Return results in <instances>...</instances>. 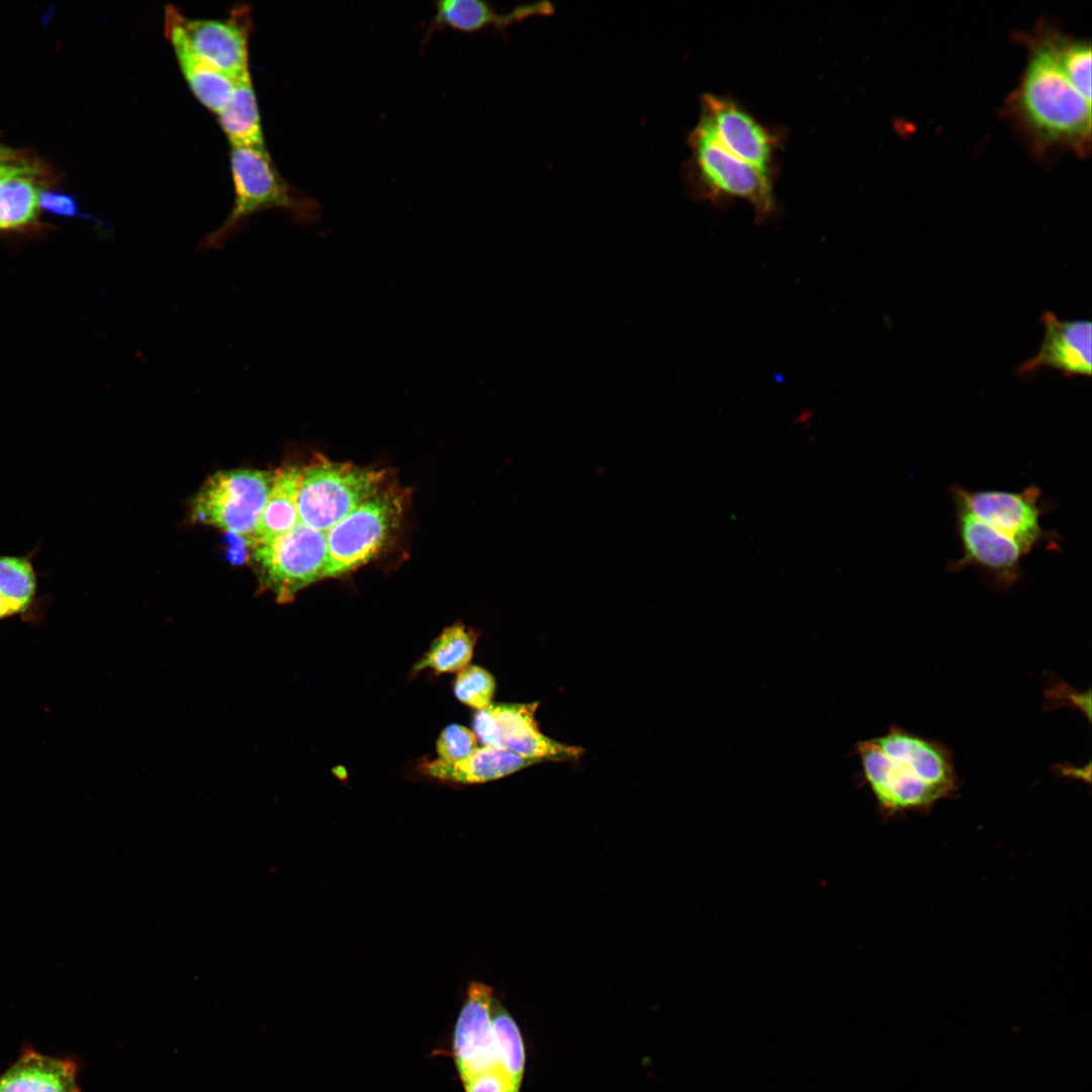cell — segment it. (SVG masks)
Instances as JSON below:
<instances>
[{
    "instance_id": "obj_1",
    "label": "cell",
    "mask_w": 1092,
    "mask_h": 1092,
    "mask_svg": "<svg viewBox=\"0 0 1092 1092\" xmlns=\"http://www.w3.org/2000/svg\"><path fill=\"white\" fill-rule=\"evenodd\" d=\"M1051 28L1042 21L1029 33L1018 35L1027 51L1026 64L1002 113L1036 157L1066 150L1083 158L1091 147V101L1061 69Z\"/></svg>"
},
{
    "instance_id": "obj_2",
    "label": "cell",
    "mask_w": 1092,
    "mask_h": 1092,
    "mask_svg": "<svg viewBox=\"0 0 1092 1092\" xmlns=\"http://www.w3.org/2000/svg\"><path fill=\"white\" fill-rule=\"evenodd\" d=\"M864 779L888 815L929 810L959 788L951 751L900 727L857 744Z\"/></svg>"
},
{
    "instance_id": "obj_3",
    "label": "cell",
    "mask_w": 1092,
    "mask_h": 1092,
    "mask_svg": "<svg viewBox=\"0 0 1092 1092\" xmlns=\"http://www.w3.org/2000/svg\"><path fill=\"white\" fill-rule=\"evenodd\" d=\"M688 145L691 154L681 178L694 199L717 204L741 199L760 220L775 211L774 176L727 152L700 118L689 133Z\"/></svg>"
},
{
    "instance_id": "obj_4",
    "label": "cell",
    "mask_w": 1092,
    "mask_h": 1092,
    "mask_svg": "<svg viewBox=\"0 0 1092 1092\" xmlns=\"http://www.w3.org/2000/svg\"><path fill=\"white\" fill-rule=\"evenodd\" d=\"M234 206L224 221L199 244L198 251L220 249L259 211L283 208L298 219L313 218V201L299 195L279 174L266 146L232 147Z\"/></svg>"
},
{
    "instance_id": "obj_5",
    "label": "cell",
    "mask_w": 1092,
    "mask_h": 1092,
    "mask_svg": "<svg viewBox=\"0 0 1092 1092\" xmlns=\"http://www.w3.org/2000/svg\"><path fill=\"white\" fill-rule=\"evenodd\" d=\"M385 471L321 457L302 467L299 522L328 532L384 486Z\"/></svg>"
},
{
    "instance_id": "obj_6",
    "label": "cell",
    "mask_w": 1092,
    "mask_h": 1092,
    "mask_svg": "<svg viewBox=\"0 0 1092 1092\" xmlns=\"http://www.w3.org/2000/svg\"><path fill=\"white\" fill-rule=\"evenodd\" d=\"M403 494L384 485L327 532L325 578L368 563L388 542L403 512Z\"/></svg>"
},
{
    "instance_id": "obj_7",
    "label": "cell",
    "mask_w": 1092,
    "mask_h": 1092,
    "mask_svg": "<svg viewBox=\"0 0 1092 1092\" xmlns=\"http://www.w3.org/2000/svg\"><path fill=\"white\" fill-rule=\"evenodd\" d=\"M261 589L278 603H290L296 594L325 578L327 533L302 523L286 533L251 547Z\"/></svg>"
},
{
    "instance_id": "obj_8",
    "label": "cell",
    "mask_w": 1092,
    "mask_h": 1092,
    "mask_svg": "<svg viewBox=\"0 0 1092 1092\" xmlns=\"http://www.w3.org/2000/svg\"><path fill=\"white\" fill-rule=\"evenodd\" d=\"M274 479V471L219 470L209 476L191 506L194 522L247 540L253 535Z\"/></svg>"
},
{
    "instance_id": "obj_9",
    "label": "cell",
    "mask_w": 1092,
    "mask_h": 1092,
    "mask_svg": "<svg viewBox=\"0 0 1092 1092\" xmlns=\"http://www.w3.org/2000/svg\"><path fill=\"white\" fill-rule=\"evenodd\" d=\"M949 493L963 555L948 562L947 571L959 572L973 567L994 588H1010L1021 576L1024 554L1011 539L976 517L952 486Z\"/></svg>"
},
{
    "instance_id": "obj_10",
    "label": "cell",
    "mask_w": 1092,
    "mask_h": 1092,
    "mask_svg": "<svg viewBox=\"0 0 1092 1092\" xmlns=\"http://www.w3.org/2000/svg\"><path fill=\"white\" fill-rule=\"evenodd\" d=\"M951 486L976 517L1011 539L1024 555L1044 542L1054 543L1055 535L1044 530L1040 522L1044 507L1037 485L1031 484L1020 491Z\"/></svg>"
},
{
    "instance_id": "obj_11",
    "label": "cell",
    "mask_w": 1092,
    "mask_h": 1092,
    "mask_svg": "<svg viewBox=\"0 0 1092 1092\" xmlns=\"http://www.w3.org/2000/svg\"><path fill=\"white\" fill-rule=\"evenodd\" d=\"M537 707L538 703L490 704L473 717L475 735L484 745L541 761L578 757L580 747L557 742L539 730Z\"/></svg>"
},
{
    "instance_id": "obj_12",
    "label": "cell",
    "mask_w": 1092,
    "mask_h": 1092,
    "mask_svg": "<svg viewBox=\"0 0 1092 1092\" xmlns=\"http://www.w3.org/2000/svg\"><path fill=\"white\" fill-rule=\"evenodd\" d=\"M717 142L730 154L775 177L781 136L730 97L705 94L701 115Z\"/></svg>"
},
{
    "instance_id": "obj_13",
    "label": "cell",
    "mask_w": 1092,
    "mask_h": 1092,
    "mask_svg": "<svg viewBox=\"0 0 1092 1092\" xmlns=\"http://www.w3.org/2000/svg\"><path fill=\"white\" fill-rule=\"evenodd\" d=\"M176 16L189 46L198 57L235 81L250 76L249 7H235L224 19L188 18L178 8Z\"/></svg>"
},
{
    "instance_id": "obj_14",
    "label": "cell",
    "mask_w": 1092,
    "mask_h": 1092,
    "mask_svg": "<svg viewBox=\"0 0 1092 1092\" xmlns=\"http://www.w3.org/2000/svg\"><path fill=\"white\" fill-rule=\"evenodd\" d=\"M494 1000L489 986L469 984L453 1039V1056L462 1082L497 1069L491 1021Z\"/></svg>"
},
{
    "instance_id": "obj_15",
    "label": "cell",
    "mask_w": 1092,
    "mask_h": 1092,
    "mask_svg": "<svg viewBox=\"0 0 1092 1092\" xmlns=\"http://www.w3.org/2000/svg\"><path fill=\"white\" fill-rule=\"evenodd\" d=\"M1040 323L1043 339L1037 354L1017 367L1020 376L1052 368L1066 376H1090L1092 372V324L1086 320H1060L1046 310Z\"/></svg>"
},
{
    "instance_id": "obj_16",
    "label": "cell",
    "mask_w": 1092,
    "mask_h": 1092,
    "mask_svg": "<svg viewBox=\"0 0 1092 1092\" xmlns=\"http://www.w3.org/2000/svg\"><path fill=\"white\" fill-rule=\"evenodd\" d=\"M435 10L427 37L441 26L467 33L492 27L505 33L514 23L552 15L555 8L549 1H538L516 6L507 12H497L488 3L479 0H441L435 2Z\"/></svg>"
},
{
    "instance_id": "obj_17",
    "label": "cell",
    "mask_w": 1092,
    "mask_h": 1092,
    "mask_svg": "<svg viewBox=\"0 0 1092 1092\" xmlns=\"http://www.w3.org/2000/svg\"><path fill=\"white\" fill-rule=\"evenodd\" d=\"M176 11L177 8L172 5L165 9V34L194 95L205 107L218 114L231 101L236 81L196 55L183 33Z\"/></svg>"
},
{
    "instance_id": "obj_18",
    "label": "cell",
    "mask_w": 1092,
    "mask_h": 1092,
    "mask_svg": "<svg viewBox=\"0 0 1092 1092\" xmlns=\"http://www.w3.org/2000/svg\"><path fill=\"white\" fill-rule=\"evenodd\" d=\"M41 549L38 542L26 554H0V597L11 618L18 617L31 625L40 624L51 600L40 596V573L33 560Z\"/></svg>"
},
{
    "instance_id": "obj_19",
    "label": "cell",
    "mask_w": 1092,
    "mask_h": 1092,
    "mask_svg": "<svg viewBox=\"0 0 1092 1092\" xmlns=\"http://www.w3.org/2000/svg\"><path fill=\"white\" fill-rule=\"evenodd\" d=\"M0 1092H81L77 1066L71 1060L26 1051L0 1075Z\"/></svg>"
},
{
    "instance_id": "obj_20",
    "label": "cell",
    "mask_w": 1092,
    "mask_h": 1092,
    "mask_svg": "<svg viewBox=\"0 0 1092 1092\" xmlns=\"http://www.w3.org/2000/svg\"><path fill=\"white\" fill-rule=\"evenodd\" d=\"M537 762L541 760L483 745L454 763H445L439 759L426 762L423 770L432 778L465 785L496 780Z\"/></svg>"
},
{
    "instance_id": "obj_21",
    "label": "cell",
    "mask_w": 1092,
    "mask_h": 1092,
    "mask_svg": "<svg viewBox=\"0 0 1092 1092\" xmlns=\"http://www.w3.org/2000/svg\"><path fill=\"white\" fill-rule=\"evenodd\" d=\"M302 467L288 465L274 471L273 483L248 547L272 540L299 523L298 489Z\"/></svg>"
},
{
    "instance_id": "obj_22",
    "label": "cell",
    "mask_w": 1092,
    "mask_h": 1092,
    "mask_svg": "<svg viewBox=\"0 0 1092 1092\" xmlns=\"http://www.w3.org/2000/svg\"><path fill=\"white\" fill-rule=\"evenodd\" d=\"M217 119L232 147L265 146L251 76L236 81L232 99Z\"/></svg>"
},
{
    "instance_id": "obj_23",
    "label": "cell",
    "mask_w": 1092,
    "mask_h": 1092,
    "mask_svg": "<svg viewBox=\"0 0 1092 1092\" xmlns=\"http://www.w3.org/2000/svg\"><path fill=\"white\" fill-rule=\"evenodd\" d=\"M40 169L8 176L0 181V231L31 224L37 217Z\"/></svg>"
},
{
    "instance_id": "obj_24",
    "label": "cell",
    "mask_w": 1092,
    "mask_h": 1092,
    "mask_svg": "<svg viewBox=\"0 0 1092 1092\" xmlns=\"http://www.w3.org/2000/svg\"><path fill=\"white\" fill-rule=\"evenodd\" d=\"M476 637L463 624L443 630L429 650L415 664L414 672L431 668L438 673L460 671L471 660Z\"/></svg>"
},
{
    "instance_id": "obj_25",
    "label": "cell",
    "mask_w": 1092,
    "mask_h": 1092,
    "mask_svg": "<svg viewBox=\"0 0 1092 1092\" xmlns=\"http://www.w3.org/2000/svg\"><path fill=\"white\" fill-rule=\"evenodd\" d=\"M491 1021L497 1070L519 1092L525 1071V1048L522 1034L513 1017L495 1000Z\"/></svg>"
},
{
    "instance_id": "obj_26",
    "label": "cell",
    "mask_w": 1092,
    "mask_h": 1092,
    "mask_svg": "<svg viewBox=\"0 0 1092 1092\" xmlns=\"http://www.w3.org/2000/svg\"><path fill=\"white\" fill-rule=\"evenodd\" d=\"M1051 40L1056 59L1077 90L1091 101V43L1074 38L1052 26Z\"/></svg>"
},
{
    "instance_id": "obj_27",
    "label": "cell",
    "mask_w": 1092,
    "mask_h": 1092,
    "mask_svg": "<svg viewBox=\"0 0 1092 1092\" xmlns=\"http://www.w3.org/2000/svg\"><path fill=\"white\" fill-rule=\"evenodd\" d=\"M453 689L461 703L479 711L491 704L495 681L486 669L467 665L457 674Z\"/></svg>"
},
{
    "instance_id": "obj_28",
    "label": "cell",
    "mask_w": 1092,
    "mask_h": 1092,
    "mask_svg": "<svg viewBox=\"0 0 1092 1092\" xmlns=\"http://www.w3.org/2000/svg\"><path fill=\"white\" fill-rule=\"evenodd\" d=\"M477 747L474 732L464 726L451 724L443 729L437 740L438 759L454 763L469 756Z\"/></svg>"
},
{
    "instance_id": "obj_29",
    "label": "cell",
    "mask_w": 1092,
    "mask_h": 1092,
    "mask_svg": "<svg viewBox=\"0 0 1092 1092\" xmlns=\"http://www.w3.org/2000/svg\"><path fill=\"white\" fill-rule=\"evenodd\" d=\"M39 209L65 217H85L95 219L80 211L72 195L41 189L38 198Z\"/></svg>"
},
{
    "instance_id": "obj_30",
    "label": "cell",
    "mask_w": 1092,
    "mask_h": 1092,
    "mask_svg": "<svg viewBox=\"0 0 1092 1092\" xmlns=\"http://www.w3.org/2000/svg\"><path fill=\"white\" fill-rule=\"evenodd\" d=\"M466 1092H517L497 1070H490L463 1082Z\"/></svg>"
},
{
    "instance_id": "obj_31",
    "label": "cell",
    "mask_w": 1092,
    "mask_h": 1092,
    "mask_svg": "<svg viewBox=\"0 0 1092 1092\" xmlns=\"http://www.w3.org/2000/svg\"><path fill=\"white\" fill-rule=\"evenodd\" d=\"M38 169L39 168L34 162L26 159L25 157L6 162H0V181L14 174L35 171Z\"/></svg>"
},
{
    "instance_id": "obj_32",
    "label": "cell",
    "mask_w": 1092,
    "mask_h": 1092,
    "mask_svg": "<svg viewBox=\"0 0 1092 1092\" xmlns=\"http://www.w3.org/2000/svg\"><path fill=\"white\" fill-rule=\"evenodd\" d=\"M23 157L24 155L22 152L4 145H0V162L16 160Z\"/></svg>"
},
{
    "instance_id": "obj_33",
    "label": "cell",
    "mask_w": 1092,
    "mask_h": 1092,
    "mask_svg": "<svg viewBox=\"0 0 1092 1092\" xmlns=\"http://www.w3.org/2000/svg\"><path fill=\"white\" fill-rule=\"evenodd\" d=\"M9 618H11V616H10L5 604L3 603V601H2V599L0 597V622L4 621L6 619H9Z\"/></svg>"
}]
</instances>
